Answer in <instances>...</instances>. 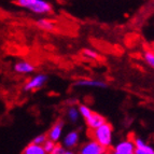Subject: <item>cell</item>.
I'll return each mask as SVG.
<instances>
[{
    "label": "cell",
    "mask_w": 154,
    "mask_h": 154,
    "mask_svg": "<svg viewBox=\"0 0 154 154\" xmlns=\"http://www.w3.org/2000/svg\"><path fill=\"white\" fill-rule=\"evenodd\" d=\"M92 140L96 141L103 149L108 150L112 146L113 142V126L110 123L106 122L94 131H88Z\"/></svg>",
    "instance_id": "obj_1"
},
{
    "label": "cell",
    "mask_w": 154,
    "mask_h": 154,
    "mask_svg": "<svg viewBox=\"0 0 154 154\" xmlns=\"http://www.w3.org/2000/svg\"><path fill=\"white\" fill-rule=\"evenodd\" d=\"M15 3L36 14H48L52 11V5L45 0H17Z\"/></svg>",
    "instance_id": "obj_2"
},
{
    "label": "cell",
    "mask_w": 154,
    "mask_h": 154,
    "mask_svg": "<svg viewBox=\"0 0 154 154\" xmlns=\"http://www.w3.org/2000/svg\"><path fill=\"white\" fill-rule=\"evenodd\" d=\"M105 151H107V150L103 149V146H100L97 142L91 139V140L84 142L82 146H80L77 154H101Z\"/></svg>",
    "instance_id": "obj_3"
},
{
    "label": "cell",
    "mask_w": 154,
    "mask_h": 154,
    "mask_svg": "<svg viewBox=\"0 0 154 154\" xmlns=\"http://www.w3.org/2000/svg\"><path fill=\"white\" fill-rule=\"evenodd\" d=\"M134 150H135V146H134L133 139H124L122 141L118 142L116 146H112V151L119 154H134Z\"/></svg>",
    "instance_id": "obj_4"
},
{
    "label": "cell",
    "mask_w": 154,
    "mask_h": 154,
    "mask_svg": "<svg viewBox=\"0 0 154 154\" xmlns=\"http://www.w3.org/2000/svg\"><path fill=\"white\" fill-rule=\"evenodd\" d=\"M48 81V77L45 75H37L35 77H32L28 82L26 83L25 86H24V90L26 92H30V91H35L38 90V88H42L45 82Z\"/></svg>",
    "instance_id": "obj_5"
},
{
    "label": "cell",
    "mask_w": 154,
    "mask_h": 154,
    "mask_svg": "<svg viewBox=\"0 0 154 154\" xmlns=\"http://www.w3.org/2000/svg\"><path fill=\"white\" fill-rule=\"evenodd\" d=\"M80 141V134L77 131H71L67 134L66 136L64 137V140H63V144L65 149L72 150L73 148L79 144Z\"/></svg>",
    "instance_id": "obj_6"
},
{
    "label": "cell",
    "mask_w": 154,
    "mask_h": 154,
    "mask_svg": "<svg viewBox=\"0 0 154 154\" xmlns=\"http://www.w3.org/2000/svg\"><path fill=\"white\" fill-rule=\"evenodd\" d=\"M63 129H64V122L63 121L56 122V123L51 127V129L49 131L46 137H48L49 140H51V141H53V142L56 143L59 139L62 138Z\"/></svg>",
    "instance_id": "obj_7"
},
{
    "label": "cell",
    "mask_w": 154,
    "mask_h": 154,
    "mask_svg": "<svg viewBox=\"0 0 154 154\" xmlns=\"http://www.w3.org/2000/svg\"><path fill=\"white\" fill-rule=\"evenodd\" d=\"M85 122H86L88 131H94V129L98 128L103 124H105L107 121H106V118L103 116H101V114H99L97 112H93L92 116L88 120H85Z\"/></svg>",
    "instance_id": "obj_8"
},
{
    "label": "cell",
    "mask_w": 154,
    "mask_h": 154,
    "mask_svg": "<svg viewBox=\"0 0 154 154\" xmlns=\"http://www.w3.org/2000/svg\"><path fill=\"white\" fill-rule=\"evenodd\" d=\"M75 86H85V88H106L107 83L100 80H92V79H81L75 83Z\"/></svg>",
    "instance_id": "obj_9"
},
{
    "label": "cell",
    "mask_w": 154,
    "mask_h": 154,
    "mask_svg": "<svg viewBox=\"0 0 154 154\" xmlns=\"http://www.w3.org/2000/svg\"><path fill=\"white\" fill-rule=\"evenodd\" d=\"M14 70H15V72L21 73V75H29V73H32L35 71V66L29 62L21 60L14 65Z\"/></svg>",
    "instance_id": "obj_10"
},
{
    "label": "cell",
    "mask_w": 154,
    "mask_h": 154,
    "mask_svg": "<svg viewBox=\"0 0 154 154\" xmlns=\"http://www.w3.org/2000/svg\"><path fill=\"white\" fill-rule=\"evenodd\" d=\"M22 154H46L45 151L43 150L42 146H37L35 143H29L28 146H25Z\"/></svg>",
    "instance_id": "obj_11"
},
{
    "label": "cell",
    "mask_w": 154,
    "mask_h": 154,
    "mask_svg": "<svg viewBox=\"0 0 154 154\" xmlns=\"http://www.w3.org/2000/svg\"><path fill=\"white\" fill-rule=\"evenodd\" d=\"M37 25H38V27H40L41 29L46 31H51L55 28L54 22L50 21L48 18H40V20H38L37 21Z\"/></svg>",
    "instance_id": "obj_12"
},
{
    "label": "cell",
    "mask_w": 154,
    "mask_h": 154,
    "mask_svg": "<svg viewBox=\"0 0 154 154\" xmlns=\"http://www.w3.org/2000/svg\"><path fill=\"white\" fill-rule=\"evenodd\" d=\"M77 109H78V111H79V114L82 116L84 120H88V119L93 114L92 109L86 105H80Z\"/></svg>",
    "instance_id": "obj_13"
},
{
    "label": "cell",
    "mask_w": 154,
    "mask_h": 154,
    "mask_svg": "<svg viewBox=\"0 0 154 154\" xmlns=\"http://www.w3.org/2000/svg\"><path fill=\"white\" fill-rule=\"evenodd\" d=\"M67 116H68V119H69L70 121L75 123V122H78V120L80 118L79 111H78V109L75 107H70L68 109V111H67Z\"/></svg>",
    "instance_id": "obj_14"
},
{
    "label": "cell",
    "mask_w": 154,
    "mask_h": 154,
    "mask_svg": "<svg viewBox=\"0 0 154 154\" xmlns=\"http://www.w3.org/2000/svg\"><path fill=\"white\" fill-rule=\"evenodd\" d=\"M134 154H154V150L150 144H146L143 148H135Z\"/></svg>",
    "instance_id": "obj_15"
},
{
    "label": "cell",
    "mask_w": 154,
    "mask_h": 154,
    "mask_svg": "<svg viewBox=\"0 0 154 154\" xmlns=\"http://www.w3.org/2000/svg\"><path fill=\"white\" fill-rule=\"evenodd\" d=\"M143 58H144V60H146V64L149 65L150 67L153 68L154 67V53H153V51L148 50V51L144 52Z\"/></svg>",
    "instance_id": "obj_16"
},
{
    "label": "cell",
    "mask_w": 154,
    "mask_h": 154,
    "mask_svg": "<svg viewBox=\"0 0 154 154\" xmlns=\"http://www.w3.org/2000/svg\"><path fill=\"white\" fill-rule=\"evenodd\" d=\"M83 55H84L86 58H90V59H97L98 58L97 52H95L94 50H91V49H84Z\"/></svg>",
    "instance_id": "obj_17"
},
{
    "label": "cell",
    "mask_w": 154,
    "mask_h": 154,
    "mask_svg": "<svg viewBox=\"0 0 154 154\" xmlns=\"http://www.w3.org/2000/svg\"><path fill=\"white\" fill-rule=\"evenodd\" d=\"M46 140H48V137H46L45 134H41V135H39V136H37L36 138L33 139L32 143L37 144V146H43Z\"/></svg>",
    "instance_id": "obj_18"
},
{
    "label": "cell",
    "mask_w": 154,
    "mask_h": 154,
    "mask_svg": "<svg viewBox=\"0 0 154 154\" xmlns=\"http://www.w3.org/2000/svg\"><path fill=\"white\" fill-rule=\"evenodd\" d=\"M55 146H56V143H55V142L51 141V140H49V139H48V140L44 142L43 146H42V148H43V150L45 151L46 154H49V153H51V152H52V150L54 149Z\"/></svg>",
    "instance_id": "obj_19"
},
{
    "label": "cell",
    "mask_w": 154,
    "mask_h": 154,
    "mask_svg": "<svg viewBox=\"0 0 154 154\" xmlns=\"http://www.w3.org/2000/svg\"><path fill=\"white\" fill-rule=\"evenodd\" d=\"M133 139V142H134V146H135V148H143L144 146H146V142L144 141L143 139L140 138V137H134Z\"/></svg>",
    "instance_id": "obj_20"
},
{
    "label": "cell",
    "mask_w": 154,
    "mask_h": 154,
    "mask_svg": "<svg viewBox=\"0 0 154 154\" xmlns=\"http://www.w3.org/2000/svg\"><path fill=\"white\" fill-rule=\"evenodd\" d=\"M65 151H66V149H65L62 144L56 143V146H54V149L52 150V152L49 154H64Z\"/></svg>",
    "instance_id": "obj_21"
},
{
    "label": "cell",
    "mask_w": 154,
    "mask_h": 154,
    "mask_svg": "<svg viewBox=\"0 0 154 154\" xmlns=\"http://www.w3.org/2000/svg\"><path fill=\"white\" fill-rule=\"evenodd\" d=\"M64 154H77L75 151H72V150H66Z\"/></svg>",
    "instance_id": "obj_22"
},
{
    "label": "cell",
    "mask_w": 154,
    "mask_h": 154,
    "mask_svg": "<svg viewBox=\"0 0 154 154\" xmlns=\"http://www.w3.org/2000/svg\"><path fill=\"white\" fill-rule=\"evenodd\" d=\"M101 154H111V151H109V150H107V151H105L103 153H101Z\"/></svg>",
    "instance_id": "obj_23"
},
{
    "label": "cell",
    "mask_w": 154,
    "mask_h": 154,
    "mask_svg": "<svg viewBox=\"0 0 154 154\" xmlns=\"http://www.w3.org/2000/svg\"><path fill=\"white\" fill-rule=\"evenodd\" d=\"M111 154H119V153H116V152H111Z\"/></svg>",
    "instance_id": "obj_24"
}]
</instances>
